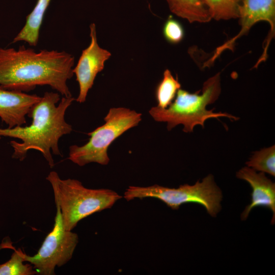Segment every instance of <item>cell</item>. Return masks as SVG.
I'll use <instances>...</instances> for the list:
<instances>
[{"instance_id":"cell-10","label":"cell","mask_w":275,"mask_h":275,"mask_svg":"<svg viewBox=\"0 0 275 275\" xmlns=\"http://www.w3.org/2000/svg\"><path fill=\"white\" fill-rule=\"evenodd\" d=\"M236 177L248 182L252 188L251 203L241 215L242 220H245L254 208L263 206L270 209L273 213L271 224L275 221V184L268 179L263 172L257 173L253 169L245 167L236 173Z\"/></svg>"},{"instance_id":"cell-6","label":"cell","mask_w":275,"mask_h":275,"mask_svg":"<svg viewBox=\"0 0 275 275\" xmlns=\"http://www.w3.org/2000/svg\"><path fill=\"white\" fill-rule=\"evenodd\" d=\"M127 201L147 198L157 199L173 210L185 203H195L203 206L207 212L216 216L221 209L222 193L210 174L193 185L185 184L179 187L169 188L157 184L149 186H129L124 193Z\"/></svg>"},{"instance_id":"cell-14","label":"cell","mask_w":275,"mask_h":275,"mask_svg":"<svg viewBox=\"0 0 275 275\" xmlns=\"http://www.w3.org/2000/svg\"><path fill=\"white\" fill-rule=\"evenodd\" d=\"M180 88L181 84L178 78H174L169 69H166L155 90L157 106L162 108L168 107L172 103Z\"/></svg>"},{"instance_id":"cell-7","label":"cell","mask_w":275,"mask_h":275,"mask_svg":"<svg viewBox=\"0 0 275 275\" xmlns=\"http://www.w3.org/2000/svg\"><path fill=\"white\" fill-rule=\"evenodd\" d=\"M54 223L37 253L30 256L22 251L25 262L31 264L40 275H54L56 267L66 264L72 257L78 242L76 233L67 230L64 225L61 210L58 205Z\"/></svg>"},{"instance_id":"cell-18","label":"cell","mask_w":275,"mask_h":275,"mask_svg":"<svg viewBox=\"0 0 275 275\" xmlns=\"http://www.w3.org/2000/svg\"><path fill=\"white\" fill-rule=\"evenodd\" d=\"M162 33L165 39L173 44L179 43L184 37V30L182 25L172 15L168 17L164 23Z\"/></svg>"},{"instance_id":"cell-13","label":"cell","mask_w":275,"mask_h":275,"mask_svg":"<svg viewBox=\"0 0 275 275\" xmlns=\"http://www.w3.org/2000/svg\"><path fill=\"white\" fill-rule=\"evenodd\" d=\"M170 11L190 23L208 22L212 19L204 0H166Z\"/></svg>"},{"instance_id":"cell-9","label":"cell","mask_w":275,"mask_h":275,"mask_svg":"<svg viewBox=\"0 0 275 275\" xmlns=\"http://www.w3.org/2000/svg\"><path fill=\"white\" fill-rule=\"evenodd\" d=\"M90 44L82 50L76 66L73 68L79 89L76 100L79 103L85 102L97 74L104 69L105 62L111 56L109 51L98 45L95 23L90 25Z\"/></svg>"},{"instance_id":"cell-12","label":"cell","mask_w":275,"mask_h":275,"mask_svg":"<svg viewBox=\"0 0 275 275\" xmlns=\"http://www.w3.org/2000/svg\"><path fill=\"white\" fill-rule=\"evenodd\" d=\"M51 1H37L33 10L26 16L24 26L14 37L12 43L24 41L30 46L37 45L44 16Z\"/></svg>"},{"instance_id":"cell-5","label":"cell","mask_w":275,"mask_h":275,"mask_svg":"<svg viewBox=\"0 0 275 275\" xmlns=\"http://www.w3.org/2000/svg\"><path fill=\"white\" fill-rule=\"evenodd\" d=\"M104 120V124L88 133L90 138L86 144L70 146L69 160L80 167L91 162L107 164L109 146L125 132L138 126L142 114L125 107H113Z\"/></svg>"},{"instance_id":"cell-3","label":"cell","mask_w":275,"mask_h":275,"mask_svg":"<svg viewBox=\"0 0 275 275\" xmlns=\"http://www.w3.org/2000/svg\"><path fill=\"white\" fill-rule=\"evenodd\" d=\"M221 90L220 73L218 72L204 82L202 90L190 93L180 89L174 101L168 107L154 106L149 113L155 121L166 122L168 130L182 124L185 132H192L197 125L204 127L205 122L210 118L224 117L236 121L238 117L228 113H214L213 109H207V105L217 99Z\"/></svg>"},{"instance_id":"cell-15","label":"cell","mask_w":275,"mask_h":275,"mask_svg":"<svg viewBox=\"0 0 275 275\" xmlns=\"http://www.w3.org/2000/svg\"><path fill=\"white\" fill-rule=\"evenodd\" d=\"M211 18L228 20L238 18L241 0H204Z\"/></svg>"},{"instance_id":"cell-8","label":"cell","mask_w":275,"mask_h":275,"mask_svg":"<svg viewBox=\"0 0 275 275\" xmlns=\"http://www.w3.org/2000/svg\"><path fill=\"white\" fill-rule=\"evenodd\" d=\"M238 18L241 29L239 33L224 43L225 47L232 49L235 41L248 33L250 29L261 21H267L270 25V31L264 40L263 51L254 68L266 60L269 44L275 33V0H241L238 9Z\"/></svg>"},{"instance_id":"cell-1","label":"cell","mask_w":275,"mask_h":275,"mask_svg":"<svg viewBox=\"0 0 275 275\" xmlns=\"http://www.w3.org/2000/svg\"><path fill=\"white\" fill-rule=\"evenodd\" d=\"M74 57L65 51L0 47V87L25 93L47 85L71 97L67 81L74 74Z\"/></svg>"},{"instance_id":"cell-4","label":"cell","mask_w":275,"mask_h":275,"mask_svg":"<svg viewBox=\"0 0 275 275\" xmlns=\"http://www.w3.org/2000/svg\"><path fill=\"white\" fill-rule=\"evenodd\" d=\"M53 189L65 228L72 231L82 219L111 208L122 197L110 189H91L77 179H62L55 171L46 177Z\"/></svg>"},{"instance_id":"cell-2","label":"cell","mask_w":275,"mask_h":275,"mask_svg":"<svg viewBox=\"0 0 275 275\" xmlns=\"http://www.w3.org/2000/svg\"><path fill=\"white\" fill-rule=\"evenodd\" d=\"M74 98L63 97L58 92H46L31 109L28 116L32 119L31 125L13 128H0V138L9 137L20 139L21 142L11 141L12 158L23 160L30 150L40 152L49 167L54 166L52 154L62 156L59 147L60 139L72 131L65 115Z\"/></svg>"},{"instance_id":"cell-16","label":"cell","mask_w":275,"mask_h":275,"mask_svg":"<svg viewBox=\"0 0 275 275\" xmlns=\"http://www.w3.org/2000/svg\"><path fill=\"white\" fill-rule=\"evenodd\" d=\"M246 164L255 171L266 173L274 176V145L255 151L249 160L246 162Z\"/></svg>"},{"instance_id":"cell-17","label":"cell","mask_w":275,"mask_h":275,"mask_svg":"<svg viewBox=\"0 0 275 275\" xmlns=\"http://www.w3.org/2000/svg\"><path fill=\"white\" fill-rule=\"evenodd\" d=\"M10 259L5 263L0 264V275H34L36 274L33 266L30 264H24L25 262L22 256L20 249L16 250Z\"/></svg>"},{"instance_id":"cell-11","label":"cell","mask_w":275,"mask_h":275,"mask_svg":"<svg viewBox=\"0 0 275 275\" xmlns=\"http://www.w3.org/2000/svg\"><path fill=\"white\" fill-rule=\"evenodd\" d=\"M41 97L0 87V118L8 128L22 126L26 116Z\"/></svg>"}]
</instances>
